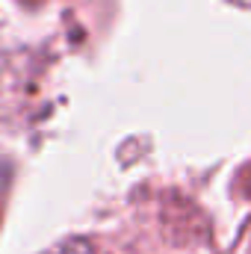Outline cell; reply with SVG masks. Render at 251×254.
<instances>
[]
</instances>
